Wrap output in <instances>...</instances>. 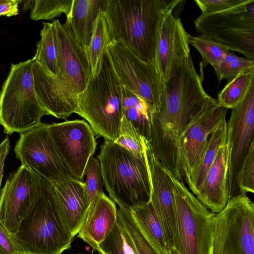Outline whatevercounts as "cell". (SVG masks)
Masks as SVG:
<instances>
[{
    "label": "cell",
    "mask_w": 254,
    "mask_h": 254,
    "mask_svg": "<svg viewBox=\"0 0 254 254\" xmlns=\"http://www.w3.org/2000/svg\"><path fill=\"white\" fill-rule=\"evenodd\" d=\"M117 219L116 203L104 192L90 204L77 237L99 251L100 244L114 228Z\"/></svg>",
    "instance_id": "cell-19"
},
{
    "label": "cell",
    "mask_w": 254,
    "mask_h": 254,
    "mask_svg": "<svg viewBox=\"0 0 254 254\" xmlns=\"http://www.w3.org/2000/svg\"><path fill=\"white\" fill-rule=\"evenodd\" d=\"M194 23L199 35L254 61V0L227 11L200 14Z\"/></svg>",
    "instance_id": "cell-8"
},
{
    "label": "cell",
    "mask_w": 254,
    "mask_h": 254,
    "mask_svg": "<svg viewBox=\"0 0 254 254\" xmlns=\"http://www.w3.org/2000/svg\"><path fill=\"white\" fill-rule=\"evenodd\" d=\"M224 117L208 138L200 166L196 174L192 193L196 195L200 190L208 170L214 162L220 147L226 143L227 122Z\"/></svg>",
    "instance_id": "cell-26"
},
{
    "label": "cell",
    "mask_w": 254,
    "mask_h": 254,
    "mask_svg": "<svg viewBox=\"0 0 254 254\" xmlns=\"http://www.w3.org/2000/svg\"><path fill=\"white\" fill-rule=\"evenodd\" d=\"M24 254H61L74 237L59 211L52 184L41 177L38 198L12 235Z\"/></svg>",
    "instance_id": "cell-4"
},
{
    "label": "cell",
    "mask_w": 254,
    "mask_h": 254,
    "mask_svg": "<svg viewBox=\"0 0 254 254\" xmlns=\"http://www.w3.org/2000/svg\"><path fill=\"white\" fill-rule=\"evenodd\" d=\"M122 98L123 116L130 122L140 135L150 141L152 112L149 105L123 86Z\"/></svg>",
    "instance_id": "cell-24"
},
{
    "label": "cell",
    "mask_w": 254,
    "mask_h": 254,
    "mask_svg": "<svg viewBox=\"0 0 254 254\" xmlns=\"http://www.w3.org/2000/svg\"><path fill=\"white\" fill-rule=\"evenodd\" d=\"M254 82V70L242 73L229 81L218 93L220 105L227 109L236 107L245 97Z\"/></svg>",
    "instance_id": "cell-29"
},
{
    "label": "cell",
    "mask_w": 254,
    "mask_h": 254,
    "mask_svg": "<svg viewBox=\"0 0 254 254\" xmlns=\"http://www.w3.org/2000/svg\"><path fill=\"white\" fill-rule=\"evenodd\" d=\"M20 0H0V16L8 17L18 14V5Z\"/></svg>",
    "instance_id": "cell-39"
},
{
    "label": "cell",
    "mask_w": 254,
    "mask_h": 254,
    "mask_svg": "<svg viewBox=\"0 0 254 254\" xmlns=\"http://www.w3.org/2000/svg\"><path fill=\"white\" fill-rule=\"evenodd\" d=\"M228 109L217 101L198 114L187 126L178 139L183 178L191 192L209 136Z\"/></svg>",
    "instance_id": "cell-14"
},
{
    "label": "cell",
    "mask_w": 254,
    "mask_h": 254,
    "mask_svg": "<svg viewBox=\"0 0 254 254\" xmlns=\"http://www.w3.org/2000/svg\"><path fill=\"white\" fill-rule=\"evenodd\" d=\"M48 131L62 160L72 174L83 182L84 171L97 146L95 133L85 120L48 124Z\"/></svg>",
    "instance_id": "cell-15"
},
{
    "label": "cell",
    "mask_w": 254,
    "mask_h": 254,
    "mask_svg": "<svg viewBox=\"0 0 254 254\" xmlns=\"http://www.w3.org/2000/svg\"><path fill=\"white\" fill-rule=\"evenodd\" d=\"M189 35L172 12L163 18L158 31L154 64L163 84L168 82L190 55Z\"/></svg>",
    "instance_id": "cell-17"
},
{
    "label": "cell",
    "mask_w": 254,
    "mask_h": 254,
    "mask_svg": "<svg viewBox=\"0 0 254 254\" xmlns=\"http://www.w3.org/2000/svg\"><path fill=\"white\" fill-rule=\"evenodd\" d=\"M99 254H104L102 253H100Z\"/></svg>",
    "instance_id": "cell-42"
},
{
    "label": "cell",
    "mask_w": 254,
    "mask_h": 254,
    "mask_svg": "<svg viewBox=\"0 0 254 254\" xmlns=\"http://www.w3.org/2000/svg\"><path fill=\"white\" fill-rule=\"evenodd\" d=\"M59 73L51 77L57 86L69 99L78 104L79 95L84 90L92 75L84 48L75 40L70 24L58 20Z\"/></svg>",
    "instance_id": "cell-13"
},
{
    "label": "cell",
    "mask_w": 254,
    "mask_h": 254,
    "mask_svg": "<svg viewBox=\"0 0 254 254\" xmlns=\"http://www.w3.org/2000/svg\"><path fill=\"white\" fill-rule=\"evenodd\" d=\"M129 209L148 240L161 254H166L168 241L150 201Z\"/></svg>",
    "instance_id": "cell-23"
},
{
    "label": "cell",
    "mask_w": 254,
    "mask_h": 254,
    "mask_svg": "<svg viewBox=\"0 0 254 254\" xmlns=\"http://www.w3.org/2000/svg\"><path fill=\"white\" fill-rule=\"evenodd\" d=\"M212 254H254V203L247 195L216 214Z\"/></svg>",
    "instance_id": "cell-9"
},
{
    "label": "cell",
    "mask_w": 254,
    "mask_h": 254,
    "mask_svg": "<svg viewBox=\"0 0 254 254\" xmlns=\"http://www.w3.org/2000/svg\"><path fill=\"white\" fill-rule=\"evenodd\" d=\"M104 185L119 206L131 208L148 202L151 186L144 158H138L115 142L105 140L97 157Z\"/></svg>",
    "instance_id": "cell-5"
},
{
    "label": "cell",
    "mask_w": 254,
    "mask_h": 254,
    "mask_svg": "<svg viewBox=\"0 0 254 254\" xmlns=\"http://www.w3.org/2000/svg\"><path fill=\"white\" fill-rule=\"evenodd\" d=\"M189 43L196 48L202 59V68L218 64L229 50L221 44L201 35H189Z\"/></svg>",
    "instance_id": "cell-32"
},
{
    "label": "cell",
    "mask_w": 254,
    "mask_h": 254,
    "mask_svg": "<svg viewBox=\"0 0 254 254\" xmlns=\"http://www.w3.org/2000/svg\"><path fill=\"white\" fill-rule=\"evenodd\" d=\"M52 75L59 73L58 46L56 20L43 22L40 39L36 44L35 56L32 58Z\"/></svg>",
    "instance_id": "cell-25"
},
{
    "label": "cell",
    "mask_w": 254,
    "mask_h": 254,
    "mask_svg": "<svg viewBox=\"0 0 254 254\" xmlns=\"http://www.w3.org/2000/svg\"><path fill=\"white\" fill-rule=\"evenodd\" d=\"M105 0H73L70 24L77 43L85 49L89 46L96 20L103 11Z\"/></svg>",
    "instance_id": "cell-22"
},
{
    "label": "cell",
    "mask_w": 254,
    "mask_h": 254,
    "mask_svg": "<svg viewBox=\"0 0 254 254\" xmlns=\"http://www.w3.org/2000/svg\"><path fill=\"white\" fill-rule=\"evenodd\" d=\"M251 0H195L201 10L200 14L217 13L249 2Z\"/></svg>",
    "instance_id": "cell-37"
},
{
    "label": "cell",
    "mask_w": 254,
    "mask_h": 254,
    "mask_svg": "<svg viewBox=\"0 0 254 254\" xmlns=\"http://www.w3.org/2000/svg\"><path fill=\"white\" fill-rule=\"evenodd\" d=\"M107 51L122 85L143 98L152 115L157 112L163 82L154 63L141 60L120 42L111 41Z\"/></svg>",
    "instance_id": "cell-10"
},
{
    "label": "cell",
    "mask_w": 254,
    "mask_h": 254,
    "mask_svg": "<svg viewBox=\"0 0 254 254\" xmlns=\"http://www.w3.org/2000/svg\"><path fill=\"white\" fill-rule=\"evenodd\" d=\"M228 146L219 149L208 170L196 197L207 208L215 214L222 211L229 200Z\"/></svg>",
    "instance_id": "cell-21"
},
{
    "label": "cell",
    "mask_w": 254,
    "mask_h": 254,
    "mask_svg": "<svg viewBox=\"0 0 254 254\" xmlns=\"http://www.w3.org/2000/svg\"><path fill=\"white\" fill-rule=\"evenodd\" d=\"M237 184L240 195L254 192V147L249 151L238 173Z\"/></svg>",
    "instance_id": "cell-36"
},
{
    "label": "cell",
    "mask_w": 254,
    "mask_h": 254,
    "mask_svg": "<svg viewBox=\"0 0 254 254\" xmlns=\"http://www.w3.org/2000/svg\"><path fill=\"white\" fill-rule=\"evenodd\" d=\"M117 220L135 254H161L143 234L129 209L119 206Z\"/></svg>",
    "instance_id": "cell-27"
},
{
    "label": "cell",
    "mask_w": 254,
    "mask_h": 254,
    "mask_svg": "<svg viewBox=\"0 0 254 254\" xmlns=\"http://www.w3.org/2000/svg\"><path fill=\"white\" fill-rule=\"evenodd\" d=\"M254 82L242 101L232 109L227 122L229 200L240 195L238 175L245 159L254 147Z\"/></svg>",
    "instance_id": "cell-12"
},
{
    "label": "cell",
    "mask_w": 254,
    "mask_h": 254,
    "mask_svg": "<svg viewBox=\"0 0 254 254\" xmlns=\"http://www.w3.org/2000/svg\"><path fill=\"white\" fill-rule=\"evenodd\" d=\"M14 151L21 165L52 185L77 180L59 154L49 133L48 124L42 123L21 133Z\"/></svg>",
    "instance_id": "cell-11"
},
{
    "label": "cell",
    "mask_w": 254,
    "mask_h": 254,
    "mask_svg": "<svg viewBox=\"0 0 254 254\" xmlns=\"http://www.w3.org/2000/svg\"><path fill=\"white\" fill-rule=\"evenodd\" d=\"M213 68L219 81H229L242 73L254 70V61L238 57L229 51Z\"/></svg>",
    "instance_id": "cell-31"
},
{
    "label": "cell",
    "mask_w": 254,
    "mask_h": 254,
    "mask_svg": "<svg viewBox=\"0 0 254 254\" xmlns=\"http://www.w3.org/2000/svg\"><path fill=\"white\" fill-rule=\"evenodd\" d=\"M175 211V227L168 244L179 254H212L216 214L169 171Z\"/></svg>",
    "instance_id": "cell-6"
},
{
    "label": "cell",
    "mask_w": 254,
    "mask_h": 254,
    "mask_svg": "<svg viewBox=\"0 0 254 254\" xmlns=\"http://www.w3.org/2000/svg\"><path fill=\"white\" fill-rule=\"evenodd\" d=\"M115 142L135 157L144 158L142 136L124 116L122 117L119 137Z\"/></svg>",
    "instance_id": "cell-33"
},
{
    "label": "cell",
    "mask_w": 254,
    "mask_h": 254,
    "mask_svg": "<svg viewBox=\"0 0 254 254\" xmlns=\"http://www.w3.org/2000/svg\"><path fill=\"white\" fill-rule=\"evenodd\" d=\"M10 148V141L8 137H6L0 143V185L3 177V167L4 161L8 154Z\"/></svg>",
    "instance_id": "cell-40"
},
{
    "label": "cell",
    "mask_w": 254,
    "mask_h": 254,
    "mask_svg": "<svg viewBox=\"0 0 254 254\" xmlns=\"http://www.w3.org/2000/svg\"><path fill=\"white\" fill-rule=\"evenodd\" d=\"M32 59L12 63L0 91V125L4 132L22 133L41 124L49 115L35 92L32 72Z\"/></svg>",
    "instance_id": "cell-7"
},
{
    "label": "cell",
    "mask_w": 254,
    "mask_h": 254,
    "mask_svg": "<svg viewBox=\"0 0 254 254\" xmlns=\"http://www.w3.org/2000/svg\"><path fill=\"white\" fill-rule=\"evenodd\" d=\"M86 180L83 182L88 200L90 205L95 198L103 193V181L99 161L93 156L89 159L84 171Z\"/></svg>",
    "instance_id": "cell-35"
},
{
    "label": "cell",
    "mask_w": 254,
    "mask_h": 254,
    "mask_svg": "<svg viewBox=\"0 0 254 254\" xmlns=\"http://www.w3.org/2000/svg\"><path fill=\"white\" fill-rule=\"evenodd\" d=\"M91 254H93V253H92Z\"/></svg>",
    "instance_id": "cell-43"
},
{
    "label": "cell",
    "mask_w": 254,
    "mask_h": 254,
    "mask_svg": "<svg viewBox=\"0 0 254 254\" xmlns=\"http://www.w3.org/2000/svg\"><path fill=\"white\" fill-rule=\"evenodd\" d=\"M41 176L21 165L10 174L0 191V221L12 234L39 195Z\"/></svg>",
    "instance_id": "cell-16"
},
{
    "label": "cell",
    "mask_w": 254,
    "mask_h": 254,
    "mask_svg": "<svg viewBox=\"0 0 254 254\" xmlns=\"http://www.w3.org/2000/svg\"><path fill=\"white\" fill-rule=\"evenodd\" d=\"M52 186L60 215L66 228L74 238L90 206L83 182L71 180Z\"/></svg>",
    "instance_id": "cell-20"
},
{
    "label": "cell",
    "mask_w": 254,
    "mask_h": 254,
    "mask_svg": "<svg viewBox=\"0 0 254 254\" xmlns=\"http://www.w3.org/2000/svg\"><path fill=\"white\" fill-rule=\"evenodd\" d=\"M73 0H33L30 17L33 20H51L65 14L66 19L71 15Z\"/></svg>",
    "instance_id": "cell-30"
},
{
    "label": "cell",
    "mask_w": 254,
    "mask_h": 254,
    "mask_svg": "<svg viewBox=\"0 0 254 254\" xmlns=\"http://www.w3.org/2000/svg\"><path fill=\"white\" fill-rule=\"evenodd\" d=\"M180 1L105 0L110 42H120L141 60L154 63L160 24Z\"/></svg>",
    "instance_id": "cell-2"
},
{
    "label": "cell",
    "mask_w": 254,
    "mask_h": 254,
    "mask_svg": "<svg viewBox=\"0 0 254 254\" xmlns=\"http://www.w3.org/2000/svg\"><path fill=\"white\" fill-rule=\"evenodd\" d=\"M144 155L151 186L150 201L164 229L168 244L175 227L174 197L169 170L154 154L150 143L142 136Z\"/></svg>",
    "instance_id": "cell-18"
},
{
    "label": "cell",
    "mask_w": 254,
    "mask_h": 254,
    "mask_svg": "<svg viewBox=\"0 0 254 254\" xmlns=\"http://www.w3.org/2000/svg\"><path fill=\"white\" fill-rule=\"evenodd\" d=\"M166 254H179L178 252L172 246L168 245Z\"/></svg>",
    "instance_id": "cell-41"
},
{
    "label": "cell",
    "mask_w": 254,
    "mask_h": 254,
    "mask_svg": "<svg viewBox=\"0 0 254 254\" xmlns=\"http://www.w3.org/2000/svg\"><path fill=\"white\" fill-rule=\"evenodd\" d=\"M110 43L106 18L104 11H101L95 23L89 46L85 49L92 74L96 71Z\"/></svg>",
    "instance_id": "cell-28"
},
{
    "label": "cell",
    "mask_w": 254,
    "mask_h": 254,
    "mask_svg": "<svg viewBox=\"0 0 254 254\" xmlns=\"http://www.w3.org/2000/svg\"><path fill=\"white\" fill-rule=\"evenodd\" d=\"M217 100L204 90L190 55L163 84L159 110L152 115L150 143L158 155H179L178 139L189 124Z\"/></svg>",
    "instance_id": "cell-1"
},
{
    "label": "cell",
    "mask_w": 254,
    "mask_h": 254,
    "mask_svg": "<svg viewBox=\"0 0 254 254\" xmlns=\"http://www.w3.org/2000/svg\"><path fill=\"white\" fill-rule=\"evenodd\" d=\"M122 86L106 51L79 95L75 112L105 140L116 142L119 137L123 117Z\"/></svg>",
    "instance_id": "cell-3"
},
{
    "label": "cell",
    "mask_w": 254,
    "mask_h": 254,
    "mask_svg": "<svg viewBox=\"0 0 254 254\" xmlns=\"http://www.w3.org/2000/svg\"><path fill=\"white\" fill-rule=\"evenodd\" d=\"M0 254H24L12 235L0 221Z\"/></svg>",
    "instance_id": "cell-38"
},
{
    "label": "cell",
    "mask_w": 254,
    "mask_h": 254,
    "mask_svg": "<svg viewBox=\"0 0 254 254\" xmlns=\"http://www.w3.org/2000/svg\"><path fill=\"white\" fill-rule=\"evenodd\" d=\"M98 252L104 254H135L117 220L111 232L100 244Z\"/></svg>",
    "instance_id": "cell-34"
}]
</instances>
